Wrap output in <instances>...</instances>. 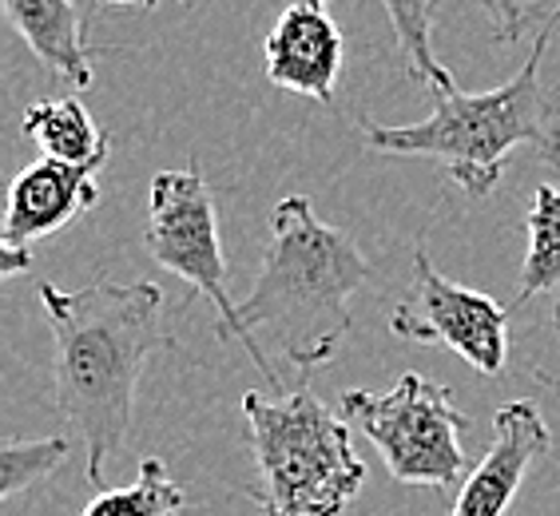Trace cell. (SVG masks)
Here are the masks:
<instances>
[{
    "label": "cell",
    "instance_id": "cell-1",
    "mask_svg": "<svg viewBox=\"0 0 560 516\" xmlns=\"http://www.w3.org/2000/svg\"><path fill=\"white\" fill-rule=\"evenodd\" d=\"M40 302L52 326L56 409L84 442L88 481L104 489L112 453L131 437L143 366L172 350L167 298L155 282H92L84 291L44 282Z\"/></svg>",
    "mask_w": 560,
    "mask_h": 516
},
{
    "label": "cell",
    "instance_id": "cell-2",
    "mask_svg": "<svg viewBox=\"0 0 560 516\" xmlns=\"http://www.w3.org/2000/svg\"><path fill=\"white\" fill-rule=\"evenodd\" d=\"M370 282V258L354 238L314 215L306 195H287L270 219V247L238 302L247 354L270 389L282 394L259 333H270L299 370H318L338 354L350 330V298Z\"/></svg>",
    "mask_w": 560,
    "mask_h": 516
},
{
    "label": "cell",
    "instance_id": "cell-3",
    "mask_svg": "<svg viewBox=\"0 0 560 516\" xmlns=\"http://www.w3.org/2000/svg\"><path fill=\"white\" fill-rule=\"evenodd\" d=\"M560 4L540 28L537 48L528 52L521 72L489 92H433V112L418 124H362V136L382 155H413L442 163L465 195H489L505 160L517 148H533L545 163L560 167V99L540 84V60L552 40Z\"/></svg>",
    "mask_w": 560,
    "mask_h": 516
},
{
    "label": "cell",
    "instance_id": "cell-4",
    "mask_svg": "<svg viewBox=\"0 0 560 516\" xmlns=\"http://www.w3.org/2000/svg\"><path fill=\"white\" fill-rule=\"evenodd\" d=\"M243 418L259 469L262 516H342L362 493L366 465L358 461L350 421L311 389L282 394V401L247 394Z\"/></svg>",
    "mask_w": 560,
    "mask_h": 516
},
{
    "label": "cell",
    "instance_id": "cell-5",
    "mask_svg": "<svg viewBox=\"0 0 560 516\" xmlns=\"http://www.w3.org/2000/svg\"><path fill=\"white\" fill-rule=\"evenodd\" d=\"M342 418L382 453L389 477L406 489H453L469 473L462 433L469 418L453 406V389L421 374H401L386 394L346 389Z\"/></svg>",
    "mask_w": 560,
    "mask_h": 516
},
{
    "label": "cell",
    "instance_id": "cell-6",
    "mask_svg": "<svg viewBox=\"0 0 560 516\" xmlns=\"http://www.w3.org/2000/svg\"><path fill=\"white\" fill-rule=\"evenodd\" d=\"M143 247L160 262L203 294L219 310V338L223 342H243L247 350V330L238 322V302L226 294V258L219 247V211L215 191L203 179V167H179V172H160L148 191V231Z\"/></svg>",
    "mask_w": 560,
    "mask_h": 516
},
{
    "label": "cell",
    "instance_id": "cell-7",
    "mask_svg": "<svg viewBox=\"0 0 560 516\" xmlns=\"http://www.w3.org/2000/svg\"><path fill=\"white\" fill-rule=\"evenodd\" d=\"M389 330L418 345H445L477 374L497 377L509 357V314L489 294L445 279L425 250H413V286L394 306Z\"/></svg>",
    "mask_w": 560,
    "mask_h": 516
},
{
    "label": "cell",
    "instance_id": "cell-8",
    "mask_svg": "<svg viewBox=\"0 0 560 516\" xmlns=\"http://www.w3.org/2000/svg\"><path fill=\"white\" fill-rule=\"evenodd\" d=\"M552 449V433L533 401H509L493 418V445L469 469L450 516H505L525 473Z\"/></svg>",
    "mask_w": 560,
    "mask_h": 516
},
{
    "label": "cell",
    "instance_id": "cell-9",
    "mask_svg": "<svg viewBox=\"0 0 560 516\" xmlns=\"http://www.w3.org/2000/svg\"><path fill=\"white\" fill-rule=\"evenodd\" d=\"M346 40L330 16V0H294L267 36V75L282 92L335 104Z\"/></svg>",
    "mask_w": 560,
    "mask_h": 516
},
{
    "label": "cell",
    "instance_id": "cell-10",
    "mask_svg": "<svg viewBox=\"0 0 560 516\" xmlns=\"http://www.w3.org/2000/svg\"><path fill=\"white\" fill-rule=\"evenodd\" d=\"M100 163H65L36 160L28 163L9 187V211H4V250H33L36 238L72 226L100 203L96 175Z\"/></svg>",
    "mask_w": 560,
    "mask_h": 516
},
{
    "label": "cell",
    "instance_id": "cell-11",
    "mask_svg": "<svg viewBox=\"0 0 560 516\" xmlns=\"http://www.w3.org/2000/svg\"><path fill=\"white\" fill-rule=\"evenodd\" d=\"M4 16L56 80L72 87L92 84L88 21L75 0H4Z\"/></svg>",
    "mask_w": 560,
    "mask_h": 516
},
{
    "label": "cell",
    "instance_id": "cell-12",
    "mask_svg": "<svg viewBox=\"0 0 560 516\" xmlns=\"http://www.w3.org/2000/svg\"><path fill=\"white\" fill-rule=\"evenodd\" d=\"M21 131L33 143H40L48 160L65 163H108V136L96 128L92 112L80 104L75 96L60 99H40L24 112Z\"/></svg>",
    "mask_w": 560,
    "mask_h": 516
},
{
    "label": "cell",
    "instance_id": "cell-13",
    "mask_svg": "<svg viewBox=\"0 0 560 516\" xmlns=\"http://www.w3.org/2000/svg\"><path fill=\"white\" fill-rule=\"evenodd\" d=\"M187 496L167 461L148 457L128 489H100L80 516H184Z\"/></svg>",
    "mask_w": 560,
    "mask_h": 516
},
{
    "label": "cell",
    "instance_id": "cell-14",
    "mask_svg": "<svg viewBox=\"0 0 560 516\" xmlns=\"http://www.w3.org/2000/svg\"><path fill=\"white\" fill-rule=\"evenodd\" d=\"M528 250L521 262L517 302H533L537 294L560 286V191L540 184L528 207Z\"/></svg>",
    "mask_w": 560,
    "mask_h": 516
},
{
    "label": "cell",
    "instance_id": "cell-15",
    "mask_svg": "<svg viewBox=\"0 0 560 516\" xmlns=\"http://www.w3.org/2000/svg\"><path fill=\"white\" fill-rule=\"evenodd\" d=\"M382 9H386V16H389L398 52H401V60H406V72H410L413 80H425L433 92H453L457 80H453L450 68L433 56V16H438V0H382Z\"/></svg>",
    "mask_w": 560,
    "mask_h": 516
},
{
    "label": "cell",
    "instance_id": "cell-16",
    "mask_svg": "<svg viewBox=\"0 0 560 516\" xmlns=\"http://www.w3.org/2000/svg\"><path fill=\"white\" fill-rule=\"evenodd\" d=\"M68 461V437H36V442H9L0 449V496H16Z\"/></svg>",
    "mask_w": 560,
    "mask_h": 516
},
{
    "label": "cell",
    "instance_id": "cell-17",
    "mask_svg": "<svg viewBox=\"0 0 560 516\" xmlns=\"http://www.w3.org/2000/svg\"><path fill=\"white\" fill-rule=\"evenodd\" d=\"M493 16L497 40L501 44H517L525 36V28L533 24V4L537 0H481Z\"/></svg>",
    "mask_w": 560,
    "mask_h": 516
},
{
    "label": "cell",
    "instance_id": "cell-18",
    "mask_svg": "<svg viewBox=\"0 0 560 516\" xmlns=\"http://www.w3.org/2000/svg\"><path fill=\"white\" fill-rule=\"evenodd\" d=\"M24 270H33V250H4L0 255V274H24Z\"/></svg>",
    "mask_w": 560,
    "mask_h": 516
},
{
    "label": "cell",
    "instance_id": "cell-19",
    "mask_svg": "<svg viewBox=\"0 0 560 516\" xmlns=\"http://www.w3.org/2000/svg\"><path fill=\"white\" fill-rule=\"evenodd\" d=\"M100 4H116V9H155L160 0H100Z\"/></svg>",
    "mask_w": 560,
    "mask_h": 516
},
{
    "label": "cell",
    "instance_id": "cell-20",
    "mask_svg": "<svg viewBox=\"0 0 560 516\" xmlns=\"http://www.w3.org/2000/svg\"><path fill=\"white\" fill-rule=\"evenodd\" d=\"M557 326H560V302H557ZM545 386H552V389H560V374H537Z\"/></svg>",
    "mask_w": 560,
    "mask_h": 516
},
{
    "label": "cell",
    "instance_id": "cell-21",
    "mask_svg": "<svg viewBox=\"0 0 560 516\" xmlns=\"http://www.w3.org/2000/svg\"><path fill=\"white\" fill-rule=\"evenodd\" d=\"M184 4H191V0H184Z\"/></svg>",
    "mask_w": 560,
    "mask_h": 516
},
{
    "label": "cell",
    "instance_id": "cell-22",
    "mask_svg": "<svg viewBox=\"0 0 560 516\" xmlns=\"http://www.w3.org/2000/svg\"><path fill=\"white\" fill-rule=\"evenodd\" d=\"M557 4H560V0H557Z\"/></svg>",
    "mask_w": 560,
    "mask_h": 516
}]
</instances>
